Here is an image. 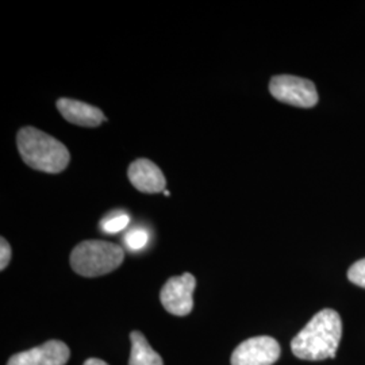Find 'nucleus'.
<instances>
[{"label": "nucleus", "mask_w": 365, "mask_h": 365, "mask_svg": "<svg viewBox=\"0 0 365 365\" xmlns=\"http://www.w3.org/2000/svg\"><path fill=\"white\" fill-rule=\"evenodd\" d=\"M342 337V321L337 312L325 309L315 314L291 342V351L302 360L334 359Z\"/></svg>", "instance_id": "nucleus-1"}, {"label": "nucleus", "mask_w": 365, "mask_h": 365, "mask_svg": "<svg viewBox=\"0 0 365 365\" xmlns=\"http://www.w3.org/2000/svg\"><path fill=\"white\" fill-rule=\"evenodd\" d=\"M16 144L24 161L33 170L60 173L69 164L71 155L66 145L36 128L21 129Z\"/></svg>", "instance_id": "nucleus-2"}, {"label": "nucleus", "mask_w": 365, "mask_h": 365, "mask_svg": "<svg viewBox=\"0 0 365 365\" xmlns=\"http://www.w3.org/2000/svg\"><path fill=\"white\" fill-rule=\"evenodd\" d=\"M125 260V252L117 244L91 240L80 242L71 253L72 269L84 277H98L115 271Z\"/></svg>", "instance_id": "nucleus-3"}, {"label": "nucleus", "mask_w": 365, "mask_h": 365, "mask_svg": "<svg viewBox=\"0 0 365 365\" xmlns=\"http://www.w3.org/2000/svg\"><path fill=\"white\" fill-rule=\"evenodd\" d=\"M269 91L274 99L287 105L310 108L318 103V92L312 80L280 75L269 83Z\"/></svg>", "instance_id": "nucleus-4"}, {"label": "nucleus", "mask_w": 365, "mask_h": 365, "mask_svg": "<svg viewBox=\"0 0 365 365\" xmlns=\"http://www.w3.org/2000/svg\"><path fill=\"white\" fill-rule=\"evenodd\" d=\"M196 280L194 274L173 276L164 284L160 292V300L164 309L173 315L184 317L192 312Z\"/></svg>", "instance_id": "nucleus-5"}, {"label": "nucleus", "mask_w": 365, "mask_h": 365, "mask_svg": "<svg viewBox=\"0 0 365 365\" xmlns=\"http://www.w3.org/2000/svg\"><path fill=\"white\" fill-rule=\"evenodd\" d=\"M280 357V345L268 336L241 342L232 354V365H272Z\"/></svg>", "instance_id": "nucleus-6"}, {"label": "nucleus", "mask_w": 365, "mask_h": 365, "mask_svg": "<svg viewBox=\"0 0 365 365\" xmlns=\"http://www.w3.org/2000/svg\"><path fill=\"white\" fill-rule=\"evenodd\" d=\"M71 351L63 341L52 339L41 346L16 353L7 365H66Z\"/></svg>", "instance_id": "nucleus-7"}, {"label": "nucleus", "mask_w": 365, "mask_h": 365, "mask_svg": "<svg viewBox=\"0 0 365 365\" xmlns=\"http://www.w3.org/2000/svg\"><path fill=\"white\" fill-rule=\"evenodd\" d=\"M128 176L135 190L145 194H156L165 190V178L155 163L146 158H138L131 163Z\"/></svg>", "instance_id": "nucleus-8"}, {"label": "nucleus", "mask_w": 365, "mask_h": 365, "mask_svg": "<svg viewBox=\"0 0 365 365\" xmlns=\"http://www.w3.org/2000/svg\"><path fill=\"white\" fill-rule=\"evenodd\" d=\"M57 108L68 122L83 128H98L106 120L102 110L75 99H58Z\"/></svg>", "instance_id": "nucleus-9"}, {"label": "nucleus", "mask_w": 365, "mask_h": 365, "mask_svg": "<svg viewBox=\"0 0 365 365\" xmlns=\"http://www.w3.org/2000/svg\"><path fill=\"white\" fill-rule=\"evenodd\" d=\"M131 353L129 365H164L158 353L149 345L141 331H131Z\"/></svg>", "instance_id": "nucleus-10"}, {"label": "nucleus", "mask_w": 365, "mask_h": 365, "mask_svg": "<svg viewBox=\"0 0 365 365\" xmlns=\"http://www.w3.org/2000/svg\"><path fill=\"white\" fill-rule=\"evenodd\" d=\"M129 222H130L129 215L118 214V215H113L102 222V229L107 235H114V233L123 230L129 225Z\"/></svg>", "instance_id": "nucleus-11"}, {"label": "nucleus", "mask_w": 365, "mask_h": 365, "mask_svg": "<svg viewBox=\"0 0 365 365\" xmlns=\"http://www.w3.org/2000/svg\"><path fill=\"white\" fill-rule=\"evenodd\" d=\"M148 240H149V235L143 229H134L123 238L126 247L130 250H140L145 248L148 244Z\"/></svg>", "instance_id": "nucleus-12"}, {"label": "nucleus", "mask_w": 365, "mask_h": 365, "mask_svg": "<svg viewBox=\"0 0 365 365\" xmlns=\"http://www.w3.org/2000/svg\"><path fill=\"white\" fill-rule=\"evenodd\" d=\"M348 277L353 284L365 288V259L353 264L348 271Z\"/></svg>", "instance_id": "nucleus-13"}, {"label": "nucleus", "mask_w": 365, "mask_h": 365, "mask_svg": "<svg viewBox=\"0 0 365 365\" xmlns=\"http://www.w3.org/2000/svg\"><path fill=\"white\" fill-rule=\"evenodd\" d=\"M0 242H1V245H0V269L4 271L11 260V247L6 241L4 237H1Z\"/></svg>", "instance_id": "nucleus-14"}, {"label": "nucleus", "mask_w": 365, "mask_h": 365, "mask_svg": "<svg viewBox=\"0 0 365 365\" xmlns=\"http://www.w3.org/2000/svg\"><path fill=\"white\" fill-rule=\"evenodd\" d=\"M83 365H108L103 360H99V359H88L86 363Z\"/></svg>", "instance_id": "nucleus-15"}]
</instances>
